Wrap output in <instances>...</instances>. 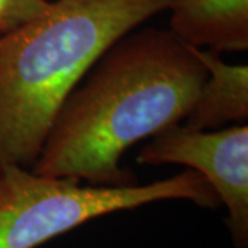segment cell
<instances>
[{
    "label": "cell",
    "instance_id": "obj_7",
    "mask_svg": "<svg viewBox=\"0 0 248 248\" xmlns=\"http://www.w3.org/2000/svg\"><path fill=\"white\" fill-rule=\"evenodd\" d=\"M50 4V0H0V36L42 17Z\"/></svg>",
    "mask_w": 248,
    "mask_h": 248
},
{
    "label": "cell",
    "instance_id": "obj_2",
    "mask_svg": "<svg viewBox=\"0 0 248 248\" xmlns=\"http://www.w3.org/2000/svg\"><path fill=\"white\" fill-rule=\"evenodd\" d=\"M172 0H55L0 36V164L35 163L58 109L98 58Z\"/></svg>",
    "mask_w": 248,
    "mask_h": 248
},
{
    "label": "cell",
    "instance_id": "obj_3",
    "mask_svg": "<svg viewBox=\"0 0 248 248\" xmlns=\"http://www.w3.org/2000/svg\"><path fill=\"white\" fill-rule=\"evenodd\" d=\"M163 200H187L205 208L221 204L210 182L190 169L146 185L81 186L0 164V248H37L90 219Z\"/></svg>",
    "mask_w": 248,
    "mask_h": 248
},
{
    "label": "cell",
    "instance_id": "obj_5",
    "mask_svg": "<svg viewBox=\"0 0 248 248\" xmlns=\"http://www.w3.org/2000/svg\"><path fill=\"white\" fill-rule=\"evenodd\" d=\"M170 31L186 46L223 51L248 48V0H172Z\"/></svg>",
    "mask_w": 248,
    "mask_h": 248
},
{
    "label": "cell",
    "instance_id": "obj_6",
    "mask_svg": "<svg viewBox=\"0 0 248 248\" xmlns=\"http://www.w3.org/2000/svg\"><path fill=\"white\" fill-rule=\"evenodd\" d=\"M207 75L195 102L181 123L195 130H215L248 117V66L231 65L214 50L195 48Z\"/></svg>",
    "mask_w": 248,
    "mask_h": 248
},
{
    "label": "cell",
    "instance_id": "obj_1",
    "mask_svg": "<svg viewBox=\"0 0 248 248\" xmlns=\"http://www.w3.org/2000/svg\"><path fill=\"white\" fill-rule=\"evenodd\" d=\"M205 75L195 47L170 29L125 33L65 98L32 171L91 185L137 184L120 166L124 152L181 123Z\"/></svg>",
    "mask_w": 248,
    "mask_h": 248
},
{
    "label": "cell",
    "instance_id": "obj_4",
    "mask_svg": "<svg viewBox=\"0 0 248 248\" xmlns=\"http://www.w3.org/2000/svg\"><path fill=\"white\" fill-rule=\"evenodd\" d=\"M140 164H182L202 174L228 208V226L237 248L248 246V125L195 130L171 124L143 146Z\"/></svg>",
    "mask_w": 248,
    "mask_h": 248
}]
</instances>
